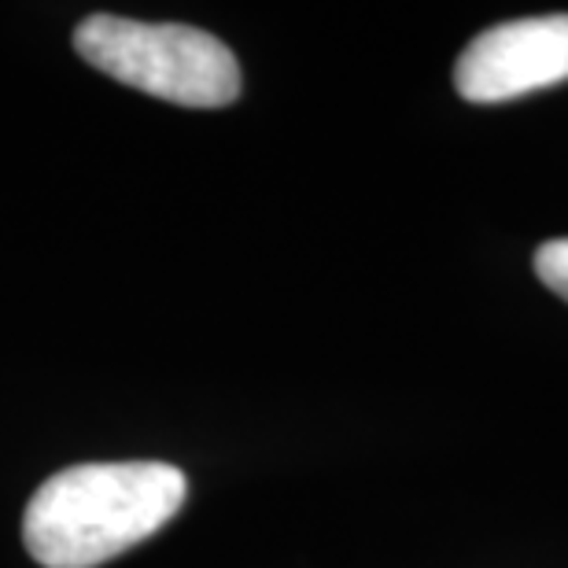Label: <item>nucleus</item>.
<instances>
[{
  "instance_id": "obj_1",
  "label": "nucleus",
  "mask_w": 568,
  "mask_h": 568,
  "mask_svg": "<svg viewBox=\"0 0 568 568\" xmlns=\"http://www.w3.org/2000/svg\"><path fill=\"white\" fill-rule=\"evenodd\" d=\"M185 491V473L166 462L71 465L33 491L22 542L44 568H97L166 528Z\"/></svg>"
},
{
  "instance_id": "obj_2",
  "label": "nucleus",
  "mask_w": 568,
  "mask_h": 568,
  "mask_svg": "<svg viewBox=\"0 0 568 568\" xmlns=\"http://www.w3.org/2000/svg\"><path fill=\"white\" fill-rule=\"evenodd\" d=\"M85 63L178 108H225L241 97V63L214 33L185 22L85 16L74 30Z\"/></svg>"
},
{
  "instance_id": "obj_3",
  "label": "nucleus",
  "mask_w": 568,
  "mask_h": 568,
  "mask_svg": "<svg viewBox=\"0 0 568 568\" xmlns=\"http://www.w3.org/2000/svg\"><path fill=\"white\" fill-rule=\"evenodd\" d=\"M568 82V16H528L476 33L454 63L469 104H503Z\"/></svg>"
},
{
  "instance_id": "obj_4",
  "label": "nucleus",
  "mask_w": 568,
  "mask_h": 568,
  "mask_svg": "<svg viewBox=\"0 0 568 568\" xmlns=\"http://www.w3.org/2000/svg\"><path fill=\"white\" fill-rule=\"evenodd\" d=\"M536 274L554 295L568 303V241H550L536 252Z\"/></svg>"
}]
</instances>
